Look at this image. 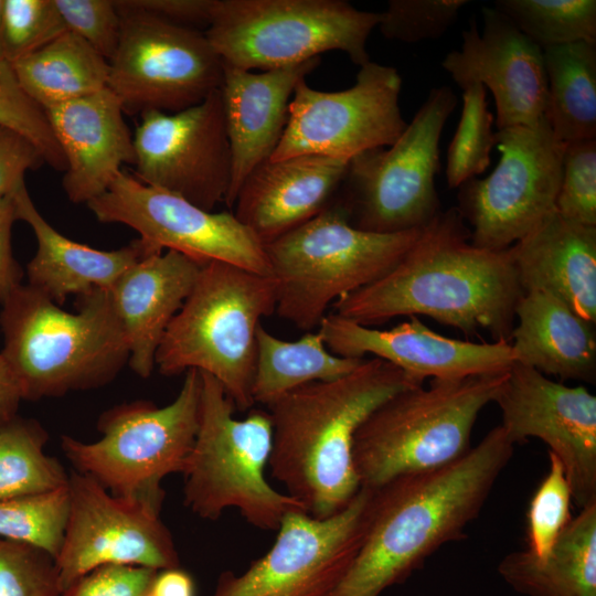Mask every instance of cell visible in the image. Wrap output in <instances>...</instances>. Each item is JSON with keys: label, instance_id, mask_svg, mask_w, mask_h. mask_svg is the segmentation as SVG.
Listing matches in <instances>:
<instances>
[{"label": "cell", "instance_id": "obj_1", "mask_svg": "<svg viewBox=\"0 0 596 596\" xmlns=\"http://www.w3.org/2000/svg\"><path fill=\"white\" fill-rule=\"evenodd\" d=\"M510 249L475 246L457 207L440 212L386 275L332 304L363 326L422 315L461 330L480 329L510 342L523 295Z\"/></svg>", "mask_w": 596, "mask_h": 596}, {"label": "cell", "instance_id": "obj_2", "mask_svg": "<svg viewBox=\"0 0 596 596\" xmlns=\"http://www.w3.org/2000/svg\"><path fill=\"white\" fill-rule=\"evenodd\" d=\"M513 453L498 425L454 462L372 489L361 546L329 596H380L443 545L466 539Z\"/></svg>", "mask_w": 596, "mask_h": 596}, {"label": "cell", "instance_id": "obj_3", "mask_svg": "<svg viewBox=\"0 0 596 596\" xmlns=\"http://www.w3.org/2000/svg\"><path fill=\"white\" fill-rule=\"evenodd\" d=\"M419 385L372 358L340 379L306 384L270 403L273 478L309 515L338 513L361 488L353 462L358 429L385 401Z\"/></svg>", "mask_w": 596, "mask_h": 596}, {"label": "cell", "instance_id": "obj_4", "mask_svg": "<svg viewBox=\"0 0 596 596\" xmlns=\"http://www.w3.org/2000/svg\"><path fill=\"white\" fill-rule=\"evenodd\" d=\"M1 354L15 373L23 398L58 397L109 383L130 352L109 291L77 296L67 312L30 285L1 304Z\"/></svg>", "mask_w": 596, "mask_h": 596}, {"label": "cell", "instance_id": "obj_5", "mask_svg": "<svg viewBox=\"0 0 596 596\" xmlns=\"http://www.w3.org/2000/svg\"><path fill=\"white\" fill-rule=\"evenodd\" d=\"M277 283L223 263L202 265L195 284L171 320L156 353L166 376L190 369L223 386L238 411L249 409L260 320L276 311Z\"/></svg>", "mask_w": 596, "mask_h": 596}, {"label": "cell", "instance_id": "obj_6", "mask_svg": "<svg viewBox=\"0 0 596 596\" xmlns=\"http://www.w3.org/2000/svg\"><path fill=\"white\" fill-rule=\"evenodd\" d=\"M508 371L430 380L380 405L360 426L353 462L360 487L377 489L408 473L434 470L470 448L480 412L494 401Z\"/></svg>", "mask_w": 596, "mask_h": 596}, {"label": "cell", "instance_id": "obj_7", "mask_svg": "<svg viewBox=\"0 0 596 596\" xmlns=\"http://www.w3.org/2000/svg\"><path fill=\"white\" fill-rule=\"evenodd\" d=\"M199 425L183 472V503L204 520L237 509L251 525L277 531L283 519L305 508L266 479L273 446L267 411L252 409L243 419L221 383L200 372Z\"/></svg>", "mask_w": 596, "mask_h": 596}, {"label": "cell", "instance_id": "obj_8", "mask_svg": "<svg viewBox=\"0 0 596 596\" xmlns=\"http://www.w3.org/2000/svg\"><path fill=\"white\" fill-rule=\"evenodd\" d=\"M424 227L396 233L364 231L353 226L333 202L265 245L277 283V315L300 330L312 331L330 305L393 269Z\"/></svg>", "mask_w": 596, "mask_h": 596}, {"label": "cell", "instance_id": "obj_9", "mask_svg": "<svg viewBox=\"0 0 596 596\" xmlns=\"http://www.w3.org/2000/svg\"><path fill=\"white\" fill-rule=\"evenodd\" d=\"M201 373L190 369L177 397L163 407L134 401L103 412L102 437L85 443L68 435L62 450L73 470L96 480L111 494L161 511L162 480L182 473L192 450L201 397Z\"/></svg>", "mask_w": 596, "mask_h": 596}, {"label": "cell", "instance_id": "obj_10", "mask_svg": "<svg viewBox=\"0 0 596 596\" xmlns=\"http://www.w3.org/2000/svg\"><path fill=\"white\" fill-rule=\"evenodd\" d=\"M380 12L343 0H215L204 32L223 63L268 71L344 52L352 63H369L366 42Z\"/></svg>", "mask_w": 596, "mask_h": 596}, {"label": "cell", "instance_id": "obj_11", "mask_svg": "<svg viewBox=\"0 0 596 596\" xmlns=\"http://www.w3.org/2000/svg\"><path fill=\"white\" fill-rule=\"evenodd\" d=\"M457 97L433 88L398 139L353 157L336 202L361 230L396 233L422 228L441 211L435 187L439 141Z\"/></svg>", "mask_w": 596, "mask_h": 596}, {"label": "cell", "instance_id": "obj_12", "mask_svg": "<svg viewBox=\"0 0 596 596\" xmlns=\"http://www.w3.org/2000/svg\"><path fill=\"white\" fill-rule=\"evenodd\" d=\"M121 33L107 87L126 115L175 114L219 89L223 61L204 33L116 0Z\"/></svg>", "mask_w": 596, "mask_h": 596}, {"label": "cell", "instance_id": "obj_13", "mask_svg": "<svg viewBox=\"0 0 596 596\" xmlns=\"http://www.w3.org/2000/svg\"><path fill=\"white\" fill-rule=\"evenodd\" d=\"M496 146L501 153L497 167L458 187L457 209L472 226L475 246L503 251L556 211L565 143L543 118L533 127L497 130Z\"/></svg>", "mask_w": 596, "mask_h": 596}, {"label": "cell", "instance_id": "obj_14", "mask_svg": "<svg viewBox=\"0 0 596 596\" xmlns=\"http://www.w3.org/2000/svg\"><path fill=\"white\" fill-rule=\"evenodd\" d=\"M373 490L361 487L338 513L289 512L272 547L242 573L220 574L210 596H329L363 541Z\"/></svg>", "mask_w": 596, "mask_h": 596}, {"label": "cell", "instance_id": "obj_15", "mask_svg": "<svg viewBox=\"0 0 596 596\" xmlns=\"http://www.w3.org/2000/svg\"><path fill=\"white\" fill-rule=\"evenodd\" d=\"M87 206L99 222L138 232L150 255L172 249L201 264L223 262L272 276L265 245L233 213L203 210L123 170Z\"/></svg>", "mask_w": 596, "mask_h": 596}, {"label": "cell", "instance_id": "obj_16", "mask_svg": "<svg viewBox=\"0 0 596 596\" xmlns=\"http://www.w3.org/2000/svg\"><path fill=\"white\" fill-rule=\"evenodd\" d=\"M402 78L395 67L370 61L348 89L322 92L298 82L284 134L269 160L317 155L350 161L393 145L405 130Z\"/></svg>", "mask_w": 596, "mask_h": 596}, {"label": "cell", "instance_id": "obj_17", "mask_svg": "<svg viewBox=\"0 0 596 596\" xmlns=\"http://www.w3.org/2000/svg\"><path fill=\"white\" fill-rule=\"evenodd\" d=\"M68 514L54 558L62 590L105 565H134L156 571L180 566L179 553L160 512L116 497L93 478L70 471Z\"/></svg>", "mask_w": 596, "mask_h": 596}, {"label": "cell", "instance_id": "obj_18", "mask_svg": "<svg viewBox=\"0 0 596 596\" xmlns=\"http://www.w3.org/2000/svg\"><path fill=\"white\" fill-rule=\"evenodd\" d=\"M134 146V177L140 182L206 211L225 202L232 153L220 88L175 114H142Z\"/></svg>", "mask_w": 596, "mask_h": 596}, {"label": "cell", "instance_id": "obj_19", "mask_svg": "<svg viewBox=\"0 0 596 596\" xmlns=\"http://www.w3.org/2000/svg\"><path fill=\"white\" fill-rule=\"evenodd\" d=\"M510 441L539 438L562 462L572 500L596 503V396L514 363L494 398Z\"/></svg>", "mask_w": 596, "mask_h": 596}, {"label": "cell", "instance_id": "obj_20", "mask_svg": "<svg viewBox=\"0 0 596 596\" xmlns=\"http://www.w3.org/2000/svg\"><path fill=\"white\" fill-rule=\"evenodd\" d=\"M481 17L482 31L471 21L441 67L459 87L480 83L492 93L497 130L536 126L547 98L543 50L493 7H482Z\"/></svg>", "mask_w": 596, "mask_h": 596}, {"label": "cell", "instance_id": "obj_21", "mask_svg": "<svg viewBox=\"0 0 596 596\" xmlns=\"http://www.w3.org/2000/svg\"><path fill=\"white\" fill-rule=\"evenodd\" d=\"M318 330L331 353L355 359L371 354L423 384L426 379L456 380L504 372L515 363L510 342L447 338L415 316L392 329L379 330L331 313L326 315Z\"/></svg>", "mask_w": 596, "mask_h": 596}, {"label": "cell", "instance_id": "obj_22", "mask_svg": "<svg viewBox=\"0 0 596 596\" xmlns=\"http://www.w3.org/2000/svg\"><path fill=\"white\" fill-rule=\"evenodd\" d=\"M320 57L262 71L223 63L220 87L232 153L231 184L225 204L233 209L248 174L274 153L284 134L296 85L320 64Z\"/></svg>", "mask_w": 596, "mask_h": 596}, {"label": "cell", "instance_id": "obj_23", "mask_svg": "<svg viewBox=\"0 0 596 596\" xmlns=\"http://www.w3.org/2000/svg\"><path fill=\"white\" fill-rule=\"evenodd\" d=\"M44 111L65 158L62 185L71 202L87 204L108 189L124 163L135 164L134 137L108 87Z\"/></svg>", "mask_w": 596, "mask_h": 596}, {"label": "cell", "instance_id": "obj_24", "mask_svg": "<svg viewBox=\"0 0 596 596\" xmlns=\"http://www.w3.org/2000/svg\"><path fill=\"white\" fill-rule=\"evenodd\" d=\"M348 164L317 155L268 159L241 185L233 214L266 245L330 206Z\"/></svg>", "mask_w": 596, "mask_h": 596}, {"label": "cell", "instance_id": "obj_25", "mask_svg": "<svg viewBox=\"0 0 596 596\" xmlns=\"http://www.w3.org/2000/svg\"><path fill=\"white\" fill-rule=\"evenodd\" d=\"M202 265L172 249L152 254L126 269L108 290L128 343V364L140 377L151 375L162 338Z\"/></svg>", "mask_w": 596, "mask_h": 596}, {"label": "cell", "instance_id": "obj_26", "mask_svg": "<svg viewBox=\"0 0 596 596\" xmlns=\"http://www.w3.org/2000/svg\"><path fill=\"white\" fill-rule=\"evenodd\" d=\"M509 249L523 292H547L596 322V226L554 211Z\"/></svg>", "mask_w": 596, "mask_h": 596}, {"label": "cell", "instance_id": "obj_27", "mask_svg": "<svg viewBox=\"0 0 596 596\" xmlns=\"http://www.w3.org/2000/svg\"><path fill=\"white\" fill-rule=\"evenodd\" d=\"M12 196L18 220L30 225L38 244L26 265L28 285L56 305H62L70 295L79 296L95 288L109 290L126 269L150 255L139 238L116 251H100L74 242L45 221L25 184Z\"/></svg>", "mask_w": 596, "mask_h": 596}, {"label": "cell", "instance_id": "obj_28", "mask_svg": "<svg viewBox=\"0 0 596 596\" xmlns=\"http://www.w3.org/2000/svg\"><path fill=\"white\" fill-rule=\"evenodd\" d=\"M515 319L510 337L515 363L562 380L595 379L594 323L543 291L524 292L517 304Z\"/></svg>", "mask_w": 596, "mask_h": 596}, {"label": "cell", "instance_id": "obj_29", "mask_svg": "<svg viewBox=\"0 0 596 596\" xmlns=\"http://www.w3.org/2000/svg\"><path fill=\"white\" fill-rule=\"evenodd\" d=\"M498 573L524 596H596V503L572 518L546 556L509 553Z\"/></svg>", "mask_w": 596, "mask_h": 596}, {"label": "cell", "instance_id": "obj_30", "mask_svg": "<svg viewBox=\"0 0 596 596\" xmlns=\"http://www.w3.org/2000/svg\"><path fill=\"white\" fill-rule=\"evenodd\" d=\"M10 64L23 91L43 109L108 84L109 62L70 31Z\"/></svg>", "mask_w": 596, "mask_h": 596}, {"label": "cell", "instance_id": "obj_31", "mask_svg": "<svg viewBox=\"0 0 596 596\" xmlns=\"http://www.w3.org/2000/svg\"><path fill=\"white\" fill-rule=\"evenodd\" d=\"M256 364L252 387L254 403L265 406L313 382H328L354 371L363 359L331 353L319 330L295 341L279 339L262 324L256 332Z\"/></svg>", "mask_w": 596, "mask_h": 596}, {"label": "cell", "instance_id": "obj_32", "mask_svg": "<svg viewBox=\"0 0 596 596\" xmlns=\"http://www.w3.org/2000/svg\"><path fill=\"white\" fill-rule=\"evenodd\" d=\"M547 83L544 119L563 142L596 139V44L543 50Z\"/></svg>", "mask_w": 596, "mask_h": 596}, {"label": "cell", "instance_id": "obj_33", "mask_svg": "<svg viewBox=\"0 0 596 596\" xmlns=\"http://www.w3.org/2000/svg\"><path fill=\"white\" fill-rule=\"evenodd\" d=\"M49 439L35 419L15 416L0 425V501L67 486L70 472L44 453Z\"/></svg>", "mask_w": 596, "mask_h": 596}, {"label": "cell", "instance_id": "obj_34", "mask_svg": "<svg viewBox=\"0 0 596 596\" xmlns=\"http://www.w3.org/2000/svg\"><path fill=\"white\" fill-rule=\"evenodd\" d=\"M493 8L542 50L596 44L595 0H497Z\"/></svg>", "mask_w": 596, "mask_h": 596}, {"label": "cell", "instance_id": "obj_35", "mask_svg": "<svg viewBox=\"0 0 596 596\" xmlns=\"http://www.w3.org/2000/svg\"><path fill=\"white\" fill-rule=\"evenodd\" d=\"M462 91L461 116L447 150L446 178L450 189L482 173L497 143L487 89L480 83H472Z\"/></svg>", "mask_w": 596, "mask_h": 596}, {"label": "cell", "instance_id": "obj_36", "mask_svg": "<svg viewBox=\"0 0 596 596\" xmlns=\"http://www.w3.org/2000/svg\"><path fill=\"white\" fill-rule=\"evenodd\" d=\"M68 514L67 486L0 501V538L35 546L53 558L63 543Z\"/></svg>", "mask_w": 596, "mask_h": 596}, {"label": "cell", "instance_id": "obj_37", "mask_svg": "<svg viewBox=\"0 0 596 596\" xmlns=\"http://www.w3.org/2000/svg\"><path fill=\"white\" fill-rule=\"evenodd\" d=\"M572 491L561 460L549 451V469L529 503L526 551L546 556L572 520Z\"/></svg>", "mask_w": 596, "mask_h": 596}, {"label": "cell", "instance_id": "obj_38", "mask_svg": "<svg viewBox=\"0 0 596 596\" xmlns=\"http://www.w3.org/2000/svg\"><path fill=\"white\" fill-rule=\"evenodd\" d=\"M0 126L9 127L31 140L45 163L64 172L66 162L44 109L21 87L10 62L0 60Z\"/></svg>", "mask_w": 596, "mask_h": 596}, {"label": "cell", "instance_id": "obj_39", "mask_svg": "<svg viewBox=\"0 0 596 596\" xmlns=\"http://www.w3.org/2000/svg\"><path fill=\"white\" fill-rule=\"evenodd\" d=\"M65 31L54 0H3L2 43L6 61L23 57Z\"/></svg>", "mask_w": 596, "mask_h": 596}, {"label": "cell", "instance_id": "obj_40", "mask_svg": "<svg viewBox=\"0 0 596 596\" xmlns=\"http://www.w3.org/2000/svg\"><path fill=\"white\" fill-rule=\"evenodd\" d=\"M467 0H390L377 28L387 40L416 43L440 38Z\"/></svg>", "mask_w": 596, "mask_h": 596}, {"label": "cell", "instance_id": "obj_41", "mask_svg": "<svg viewBox=\"0 0 596 596\" xmlns=\"http://www.w3.org/2000/svg\"><path fill=\"white\" fill-rule=\"evenodd\" d=\"M54 558L24 543L0 538V596H60Z\"/></svg>", "mask_w": 596, "mask_h": 596}, {"label": "cell", "instance_id": "obj_42", "mask_svg": "<svg viewBox=\"0 0 596 596\" xmlns=\"http://www.w3.org/2000/svg\"><path fill=\"white\" fill-rule=\"evenodd\" d=\"M556 211L571 221L596 226V139L565 143Z\"/></svg>", "mask_w": 596, "mask_h": 596}, {"label": "cell", "instance_id": "obj_43", "mask_svg": "<svg viewBox=\"0 0 596 596\" xmlns=\"http://www.w3.org/2000/svg\"><path fill=\"white\" fill-rule=\"evenodd\" d=\"M67 31L83 39L108 62L120 39L121 21L114 0H54Z\"/></svg>", "mask_w": 596, "mask_h": 596}, {"label": "cell", "instance_id": "obj_44", "mask_svg": "<svg viewBox=\"0 0 596 596\" xmlns=\"http://www.w3.org/2000/svg\"><path fill=\"white\" fill-rule=\"evenodd\" d=\"M157 571L134 565H105L74 581L60 596H143Z\"/></svg>", "mask_w": 596, "mask_h": 596}, {"label": "cell", "instance_id": "obj_45", "mask_svg": "<svg viewBox=\"0 0 596 596\" xmlns=\"http://www.w3.org/2000/svg\"><path fill=\"white\" fill-rule=\"evenodd\" d=\"M45 160L36 146L20 132L0 126V198L12 195L24 183L25 172Z\"/></svg>", "mask_w": 596, "mask_h": 596}, {"label": "cell", "instance_id": "obj_46", "mask_svg": "<svg viewBox=\"0 0 596 596\" xmlns=\"http://www.w3.org/2000/svg\"><path fill=\"white\" fill-rule=\"evenodd\" d=\"M121 4L140 10L168 22L196 29L209 28L215 0H119Z\"/></svg>", "mask_w": 596, "mask_h": 596}, {"label": "cell", "instance_id": "obj_47", "mask_svg": "<svg viewBox=\"0 0 596 596\" xmlns=\"http://www.w3.org/2000/svg\"><path fill=\"white\" fill-rule=\"evenodd\" d=\"M18 220L12 195L0 198V304L22 285L23 272L13 256L12 227Z\"/></svg>", "mask_w": 596, "mask_h": 596}, {"label": "cell", "instance_id": "obj_48", "mask_svg": "<svg viewBox=\"0 0 596 596\" xmlns=\"http://www.w3.org/2000/svg\"><path fill=\"white\" fill-rule=\"evenodd\" d=\"M195 583L180 566L157 571L150 593L153 596H195Z\"/></svg>", "mask_w": 596, "mask_h": 596}, {"label": "cell", "instance_id": "obj_49", "mask_svg": "<svg viewBox=\"0 0 596 596\" xmlns=\"http://www.w3.org/2000/svg\"><path fill=\"white\" fill-rule=\"evenodd\" d=\"M23 393L10 364L0 353V425L17 416Z\"/></svg>", "mask_w": 596, "mask_h": 596}, {"label": "cell", "instance_id": "obj_50", "mask_svg": "<svg viewBox=\"0 0 596 596\" xmlns=\"http://www.w3.org/2000/svg\"><path fill=\"white\" fill-rule=\"evenodd\" d=\"M2 12H3V0H0V60H4L3 43H2Z\"/></svg>", "mask_w": 596, "mask_h": 596}, {"label": "cell", "instance_id": "obj_51", "mask_svg": "<svg viewBox=\"0 0 596 596\" xmlns=\"http://www.w3.org/2000/svg\"><path fill=\"white\" fill-rule=\"evenodd\" d=\"M143 596H153L150 592L145 594Z\"/></svg>", "mask_w": 596, "mask_h": 596}]
</instances>
